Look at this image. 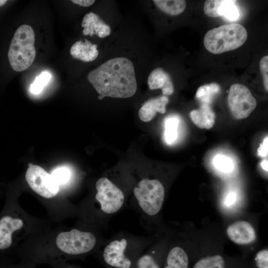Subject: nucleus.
Returning a JSON list of instances; mask_svg holds the SVG:
<instances>
[{
  "mask_svg": "<svg viewBox=\"0 0 268 268\" xmlns=\"http://www.w3.org/2000/svg\"><path fill=\"white\" fill-rule=\"evenodd\" d=\"M169 98L162 96L151 99L146 101L139 109L138 113L140 120L147 122L151 121L157 112L163 114L166 112V106Z\"/></svg>",
  "mask_w": 268,
  "mask_h": 268,
  "instance_id": "obj_14",
  "label": "nucleus"
},
{
  "mask_svg": "<svg viewBox=\"0 0 268 268\" xmlns=\"http://www.w3.org/2000/svg\"><path fill=\"white\" fill-rule=\"evenodd\" d=\"M51 75L49 72L44 71L37 76L33 83L30 85V92L34 94H39L47 84Z\"/></svg>",
  "mask_w": 268,
  "mask_h": 268,
  "instance_id": "obj_23",
  "label": "nucleus"
},
{
  "mask_svg": "<svg viewBox=\"0 0 268 268\" xmlns=\"http://www.w3.org/2000/svg\"><path fill=\"white\" fill-rule=\"evenodd\" d=\"M179 119L175 116H169L165 121L164 138L168 144L174 142L178 137Z\"/></svg>",
  "mask_w": 268,
  "mask_h": 268,
  "instance_id": "obj_20",
  "label": "nucleus"
},
{
  "mask_svg": "<svg viewBox=\"0 0 268 268\" xmlns=\"http://www.w3.org/2000/svg\"><path fill=\"white\" fill-rule=\"evenodd\" d=\"M25 179L31 189L42 197L51 198L59 192V186L51 175L38 165L29 164Z\"/></svg>",
  "mask_w": 268,
  "mask_h": 268,
  "instance_id": "obj_8",
  "label": "nucleus"
},
{
  "mask_svg": "<svg viewBox=\"0 0 268 268\" xmlns=\"http://www.w3.org/2000/svg\"><path fill=\"white\" fill-rule=\"evenodd\" d=\"M255 260L258 268H268V250L264 249L259 251Z\"/></svg>",
  "mask_w": 268,
  "mask_h": 268,
  "instance_id": "obj_29",
  "label": "nucleus"
},
{
  "mask_svg": "<svg viewBox=\"0 0 268 268\" xmlns=\"http://www.w3.org/2000/svg\"><path fill=\"white\" fill-rule=\"evenodd\" d=\"M134 193L142 210L154 215L160 210L164 199L163 185L158 180L144 179L134 189Z\"/></svg>",
  "mask_w": 268,
  "mask_h": 268,
  "instance_id": "obj_4",
  "label": "nucleus"
},
{
  "mask_svg": "<svg viewBox=\"0 0 268 268\" xmlns=\"http://www.w3.org/2000/svg\"><path fill=\"white\" fill-rule=\"evenodd\" d=\"M95 187L97 190L95 198L100 203L102 211L112 214L122 207L124 201V194L108 178H100Z\"/></svg>",
  "mask_w": 268,
  "mask_h": 268,
  "instance_id": "obj_7",
  "label": "nucleus"
},
{
  "mask_svg": "<svg viewBox=\"0 0 268 268\" xmlns=\"http://www.w3.org/2000/svg\"><path fill=\"white\" fill-rule=\"evenodd\" d=\"M72 268V267H67V268Z\"/></svg>",
  "mask_w": 268,
  "mask_h": 268,
  "instance_id": "obj_35",
  "label": "nucleus"
},
{
  "mask_svg": "<svg viewBox=\"0 0 268 268\" xmlns=\"http://www.w3.org/2000/svg\"><path fill=\"white\" fill-rule=\"evenodd\" d=\"M235 2L236 0H223L218 10L220 17L223 16L229 20H236L239 16V12Z\"/></svg>",
  "mask_w": 268,
  "mask_h": 268,
  "instance_id": "obj_21",
  "label": "nucleus"
},
{
  "mask_svg": "<svg viewBox=\"0 0 268 268\" xmlns=\"http://www.w3.org/2000/svg\"><path fill=\"white\" fill-rule=\"evenodd\" d=\"M228 103L232 116L237 120L247 118L257 105V101L249 89L238 83L230 86Z\"/></svg>",
  "mask_w": 268,
  "mask_h": 268,
  "instance_id": "obj_6",
  "label": "nucleus"
},
{
  "mask_svg": "<svg viewBox=\"0 0 268 268\" xmlns=\"http://www.w3.org/2000/svg\"><path fill=\"white\" fill-rule=\"evenodd\" d=\"M260 147L258 149V154L262 157H265L268 155V138L267 136L264 139V141L260 144Z\"/></svg>",
  "mask_w": 268,
  "mask_h": 268,
  "instance_id": "obj_30",
  "label": "nucleus"
},
{
  "mask_svg": "<svg viewBox=\"0 0 268 268\" xmlns=\"http://www.w3.org/2000/svg\"><path fill=\"white\" fill-rule=\"evenodd\" d=\"M223 258L219 255L202 258L198 261L193 268H224Z\"/></svg>",
  "mask_w": 268,
  "mask_h": 268,
  "instance_id": "obj_22",
  "label": "nucleus"
},
{
  "mask_svg": "<svg viewBox=\"0 0 268 268\" xmlns=\"http://www.w3.org/2000/svg\"><path fill=\"white\" fill-rule=\"evenodd\" d=\"M223 0H207L204 4L203 10L204 13L211 17H220L219 13V8Z\"/></svg>",
  "mask_w": 268,
  "mask_h": 268,
  "instance_id": "obj_25",
  "label": "nucleus"
},
{
  "mask_svg": "<svg viewBox=\"0 0 268 268\" xmlns=\"http://www.w3.org/2000/svg\"><path fill=\"white\" fill-rule=\"evenodd\" d=\"M147 83L149 89L160 88L165 95H170L174 91V85L169 74L161 67L156 68L150 72Z\"/></svg>",
  "mask_w": 268,
  "mask_h": 268,
  "instance_id": "obj_13",
  "label": "nucleus"
},
{
  "mask_svg": "<svg viewBox=\"0 0 268 268\" xmlns=\"http://www.w3.org/2000/svg\"><path fill=\"white\" fill-rule=\"evenodd\" d=\"M70 54L74 59L88 62L95 60L98 56L97 46L92 44L89 41L85 39L76 41L71 47Z\"/></svg>",
  "mask_w": 268,
  "mask_h": 268,
  "instance_id": "obj_15",
  "label": "nucleus"
},
{
  "mask_svg": "<svg viewBox=\"0 0 268 268\" xmlns=\"http://www.w3.org/2000/svg\"><path fill=\"white\" fill-rule=\"evenodd\" d=\"M226 233L234 243L239 245L249 244L256 238L253 226L246 221H237L230 224L227 228Z\"/></svg>",
  "mask_w": 268,
  "mask_h": 268,
  "instance_id": "obj_10",
  "label": "nucleus"
},
{
  "mask_svg": "<svg viewBox=\"0 0 268 268\" xmlns=\"http://www.w3.org/2000/svg\"><path fill=\"white\" fill-rule=\"evenodd\" d=\"M34 42L35 34L30 26L22 25L16 30L8 52L9 62L14 70L23 71L32 64L36 56Z\"/></svg>",
  "mask_w": 268,
  "mask_h": 268,
  "instance_id": "obj_3",
  "label": "nucleus"
},
{
  "mask_svg": "<svg viewBox=\"0 0 268 268\" xmlns=\"http://www.w3.org/2000/svg\"><path fill=\"white\" fill-rule=\"evenodd\" d=\"M214 164L219 170L225 172H229L233 168L232 160L224 155L216 156L214 159Z\"/></svg>",
  "mask_w": 268,
  "mask_h": 268,
  "instance_id": "obj_26",
  "label": "nucleus"
},
{
  "mask_svg": "<svg viewBox=\"0 0 268 268\" xmlns=\"http://www.w3.org/2000/svg\"><path fill=\"white\" fill-rule=\"evenodd\" d=\"M87 79L99 94V99L105 97L129 98L137 90L134 65L125 57L108 60L90 71Z\"/></svg>",
  "mask_w": 268,
  "mask_h": 268,
  "instance_id": "obj_1",
  "label": "nucleus"
},
{
  "mask_svg": "<svg viewBox=\"0 0 268 268\" xmlns=\"http://www.w3.org/2000/svg\"><path fill=\"white\" fill-rule=\"evenodd\" d=\"M247 38V30L242 25L225 24L209 30L204 37L203 45L210 53L218 54L238 48Z\"/></svg>",
  "mask_w": 268,
  "mask_h": 268,
  "instance_id": "obj_2",
  "label": "nucleus"
},
{
  "mask_svg": "<svg viewBox=\"0 0 268 268\" xmlns=\"http://www.w3.org/2000/svg\"><path fill=\"white\" fill-rule=\"evenodd\" d=\"M81 26L83 28L82 33L85 36L92 37L96 35L100 38H104L109 36L111 32L110 27L92 12L84 15Z\"/></svg>",
  "mask_w": 268,
  "mask_h": 268,
  "instance_id": "obj_12",
  "label": "nucleus"
},
{
  "mask_svg": "<svg viewBox=\"0 0 268 268\" xmlns=\"http://www.w3.org/2000/svg\"><path fill=\"white\" fill-rule=\"evenodd\" d=\"M23 221L9 214H5L0 218V250L10 247L12 242L13 233L21 229Z\"/></svg>",
  "mask_w": 268,
  "mask_h": 268,
  "instance_id": "obj_11",
  "label": "nucleus"
},
{
  "mask_svg": "<svg viewBox=\"0 0 268 268\" xmlns=\"http://www.w3.org/2000/svg\"><path fill=\"white\" fill-rule=\"evenodd\" d=\"M220 90V85L216 83L205 84L198 89L196 98L201 104L210 105L214 97L219 92Z\"/></svg>",
  "mask_w": 268,
  "mask_h": 268,
  "instance_id": "obj_19",
  "label": "nucleus"
},
{
  "mask_svg": "<svg viewBox=\"0 0 268 268\" xmlns=\"http://www.w3.org/2000/svg\"><path fill=\"white\" fill-rule=\"evenodd\" d=\"M156 6L163 12L172 16L181 14L186 7L184 0H154Z\"/></svg>",
  "mask_w": 268,
  "mask_h": 268,
  "instance_id": "obj_18",
  "label": "nucleus"
},
{
  "mask_svg": "<svg viewBox=\"0 0 268 268\" xmlns=\"http://www.w3.org/2000/svg\"><path fill=\"white\" fill-rule=\"evenodd\" d=\"M6 2L7 0H0V7L3 5Z\"/></svg>",
  "mask_w": 268,
  "mask_h": 268,
  "instance_id": "obj_34",
  "label": "nucleus"
},
{
  "mask_svg": "<svg viewBox=\"0 0 268 268\" xmlns=\"http://www.w3.org/2000/svg\"><path fill=\"white\" fill-rule=\"evenodd\" d=\"M235 196L234 194H230L227 199V203L230 204L233 202L234 201Z\"/></svg>",
  "mask_w": 268,
  "mask_h": 268,
  "instance_id": "obj_33",
  "label": "nucleus"
},
{
  "mask_svg": "<svg viewBox=\"0 0 268 268\" xmlns=\"http://www.w3.org/2000/svg\"><path fill=\"white\" fill-rule=\"evenodd\" d=\"M51 175L56 183L60 186L69 181L71 172L68 168L62 166L55 169Z\"/></svg>",
  "mask_w": 268,
  "mask_h": 268,
  "instance_id": "obj_24",
  "label": "nucleus"
},
{
  "mask_svg": "<svg viewBox=\"0 0 268 268\" xmlns=\"http://www.w3.org/2000/svg\"><path fill=\"white\" fill-rule=\"evenodd\" d=\"M96 242L92 233L75 229L59 233L56 239L58 248L64 253L72 255L89 252L94 247Z\"/></svg>",
  "mask_w": 268,
  "mask_h": 268,
  "instance_id": "obj_5",
  "label": "nucleus"
},
{
  "mask_svg": "<svg viewBox=\"0 0 268 268\" xmlns=\"http://www.w3.org/2000/svg\"><path fill=\"white\" fill-rule=\"evenodd\" d=\"M127 245L125 239L111 242L105 248L103 258L109 265L117 268H129L131 261L124 254Z\"/></svg>",
  "mask_w": 268,
  "mask_h": 268,
  "instance_id": "obj_9",
  "label": "nucleus"
},
{
  "mask_svg": "<svg viewBox=\"0 0 268 268\" xmlns=\"http://www.w3.org/2000/svg\"><path fill=\"white\" fill-rule=\"evenodd\" d=\"M71 1L78 5L86 7L91 6L95 1L94 0H72Z\"/></svg>",
  "mask_w": 268,
  "mask_h": 268,
  "instance_id": "obj_31",
  "label": "nucleus"
},
{
  "mask_svg": "<svg viewBox=\"0 0 268 268\" xmlns=\"http://www.w3.org/2000/svg\"><path fill=\"white\" fill-rule=\"evenodd\" d=\"M260 68L263 76L264 87L268 91V56L263 57L260 61Z\"/></svg>",
  "mask_w": 268,
  "mask_h": 268,
  "instance_id": "obj_28",
  "label": "nucleus"
},
{
  "mask_svg": "<svg viewBox=\"0 0 268 268\" xmlns=\"http://www.w3.org/2000/svg\"><path fill=\"white\" fill-rule=\"evenodd\" d=\"M190 116L194 124L201 129H210L215 123V115L209 105L201 104L199 109L192 111Z\"/></svg>",
  "mask_w": 268,
  "mask_h": 268,
  "instance_id": "obj_16",
  "label": "nucleus"
},
{
  "mask_svg": "<svg viewBox=\"0 0 268 268\" xmlns=\"http://www.w3.org/2000/svg\"><path fill=\"white\" fill-rule=\"evenodd\" d=\"M137 267L138 268H159L154 259L148 255H144L139 259Z\"/></svg>",
  "mask_w": 268,
  "mask_h": 268,
  "instance_id": "obj_27",
  "label": "nucleus"
},
{
  "mask_svg": "<svg viewBox=\"0 0 268 268\" xmlns=\"http://www.w3.org/2000/svg\"><path fill=\"white\" fill-rule=\"evenodd\" d=\"M268 160H264L262 161V162L261 163V165H262V167L263 168V169L266 171H268Z\"/></svg>",
  "mask_w": 268,
  "mask_h": 268,
  "instance_id": "obj_32",
  "label": "nucleus"
},
{
  "mask_svg": "<svg viewBox=\"0 0 268 268\" xmlns=\"http://www.w3.org/2000/svg\"><path fill=\"white\" fill-rule=\"evenodd\" d=\"M188 257L185 251L179 247H175L168 255L165 268H188Z\"/></svg>",
  "mask_w": 268,
  "mask_h": 268,
  "instance_id": "obj_17",
  "label": "nucleus"
}]
</instances>
